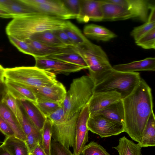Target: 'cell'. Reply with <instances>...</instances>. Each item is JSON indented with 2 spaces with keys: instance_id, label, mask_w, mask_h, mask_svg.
I'll use <instances>...</instances> for the list:
<instances>
[{
  "instance_id": "obj_1",
  "label": "cell",
  "mask_w": 155,
  "mask_h": 155,
  "mask_svg": "<svg viewBox=\"0 0 155 155\" xmlns=\"http://www.w3.org/2000/svg\"><path fill=\"white\" fill-rule=\"evenodd\" d=\"M151 91L141 78L131 93L122 99L124 112V131L137 143L141 140L148 119L153 112Z\"/></svg>"
},
{
  "instance_id": "obj_2",
  "label": "cell",
  "mask_w": 155,
  "mask_h": 155,
  "mask_svg": "<svg viewBox=\"0 0 155 155\" xmlns=\"http://www.w3.org/2000/svg\"><path fill=\"white\" fill-rule=\"evenodd\" d=\"M66 21L58 18L38 12L13 18L5 29L8 36L24 41L38 32L62 29Z\"/></svg>"
},
{
  "instance_id": "obj_3",
  "label": "cell",
  "mask_w": 155,
  "mask_h": 155,
  "mask_svg": "<svg viewBox=\"0 0 155 155\" xmlns=\"http://www.w3.org/2000/svg\"><path fill=\"white\" fill-rule=\"evenodd\" d=\"M95 85L89 75L73 79L62 104L66 119L80 112L88 104L94 93Z\"/></svg>"
},
{
  "instance_id": "obj_4",
  "label": "cell",
  "mask_w": 155,
  "mask_h": 155,
  "mask_svg": "<svg viewBox=\"0 0 155 155\" xmlns=\"http://www.w3.org/2000/svg\"><path fill=\"white\" fill-rule=\"evenodd\" d=\"M4 77L29 88L51 86L59 82L54 74L35 66L4 68Z\"/></svg>"
},
{
  "instance_id": "obj_5",
  "label": "cell",
  "mask_w": 155,
  "mask_h": 155,
  "mask_svg": "<svg viewBox=\"0 0 155 155\" xmlns=\"http://www.w3.org/2000/svg\"><path fill=\"white\" fill-rule=\"evenodd\" d=\"M74 48L85 61L88 67L89 76L95 84L113 70L107 54L100 46L90 41L84 46Z\"/></svg>"
},
{
  "instance_id": "obj_6",
  "label": "cell",
  "mask_w": 155,
  "mask_h": 155,
  "mask_svg": "<svg viewBox=\"0 0 155 155\" xmlns=\"http://www.w3.org/2000/svg\"><path fill=\"white\" fill-rule=\"evenodd\" d=\"M138 72L128 73L113 70L102 80L95 84L94 93L116 91L123 99L130 94L141 79Z\"/></svg>"
},
{
  "instance_id": "obj_7",
  "label": "cell",
  "mask_w": 155,
  "mask_h": 155,
  "mask_svg": "<svg viewBox=\"0 0 155 155\" xmlns=\"http://www.w3.org/2000/svg\"><path fill=\"white\" fill-rule=\"evenodd\" d=\"M87 126L89 130L101 138L117 135L124 132L123 124L110 120L101 114L90 116Z\"/></svg>"
},
{
  "instance_id": "obj_8",
  "label": "cell",
  "mask_w": 155,
  "mask_h": 155,
  "mask_svg": "<svg viewBox=\"0 0 155 155\" xmlns=\"http://www.w3.org/2000/svg\"><path fill=\"white\" fill-rule=\"evenodd\" d=\"M35 12L64 20L72 19L62 0H21Z\"/></svg>"
},
{
  "instance_id": "obj_9",
  "label": "cell",
  "mask_w": 155,
  "mask_h": 155,
  "mask_svg": "<svg viewBox=\"0 0 155 155\" xmlns=\"http://www.w3.org/2000/svg\"><path fill=\"white\" fill-rule=\"evenodd\" d=\"M79 112L76 113L70 118L66 119L58 124H52L53 140L68 149L73 147L76 123Z\"/></svg>"
},
{
  "instance_id": "obj_10",
  "label": "cell",
  "mask_w": 155,
  "mask_h": 155,
  "mask_svg": "<svg viewBox=\"0 0 155 155\" xmlns=\"http://www.w3.org/2000/svg\"><path fill=\"white\" fill-rule=\"evenodd\" d=\"M34 58L35 66L56 75L59 74L67 75L85 69L79 65L49 58L37 57Z\"/></svg>"
},
{
  "instance_id": "obj_11",
  "label": "cell",
  "mask_w": 155,
  "mask_h": 155,
  "mask_svg": "<svg viewBox=\"0 0 155 155\" xmlns=\"http://www.w3.org/2000/svg\"><path fill=\"white\" fill-rule=\"evenodd\" d=\"M90 115L87 104L80 111L77 119L75 137L73 147L74 155H80L88 141L89 130L87 124Z\"/></svg>"
},
{
  "instance_id": "obj_12",
  "label": "cell",
  "mask_w": 155,
  "mask_h": 155,
  "mask_svg": "<svg viewBox=\"0 0 155 155\" xmlns=\"http://www.w3.org/2000/svg\"><path fill=\"white\" fill-rule=\"evenodd\" d=\"M80 12L76 18L80 22L103 21L101 0H80Z\"/></svg>"
},
{
  "instance_id": "obj_13",
  "label": "cell",
  "mask_w": 155,
  "mask_h": 155,
  "mask_svg": "<svg viewBox=\"0 0 155 155\" xmlns=\"http://www.w3.org/2000/svg\"><path fill=\"white\" fill-rule=\"evenodd\" d=\"M29 88L35 94L37 101H48L61 104L64 101L67 92L65 87L59 82L51 86Z\"/></svg>"
},
{
  "instance_id": "obj_14",
  "label": "cell",
  "mask_w": 155,
  "mask_h": 155,
  "mask_svg": "<svg viewBox=\"0 0 155 155\" xmlns=\"http://www.w3.org/2000/svg\"><path fill=\"white\" fill-rule=\"evenodd\" d=\"M121 99L120 94L116 91L94 93L87 104L90 116Z\"/></svg>"
},
{
  "instance_id": "obj_15",
  "label": "cell",
  "mask_w": 155,
  "mask_h": 155,
  "mask_svg": "<svg viewBox=\"0 0 155 155\" xmlns=\"http://www.w3.org/2000/svg\"><path fill=\"white\" fill-rule=\"evenodd\" d=\"M106 0L126 8L132 12L135 19L144 22L147 21L149 10L155 5L147 0Z\"/></svg>"
},
{
  "instance_id": "obj_16",
  "label": "cell",
  "mask_w": 155,
  "mask_h": 155,
  "mask_svg": "<svg viewBox=\"0 0 155 155\" xmlns=\"http://www.w3.org/2000/svg\"><path fill=\"white\" fill-rule=\"evenodd\" d=\"M101 1L103 21H115L135 18L132 12L124 7L106 0Z\"/></svg>"
},
{
  "instance_id": "obj_17",
  "label": "cell",
  "mask_w": 155,
  "mask_h": 155,
  "mask_svg": "<svg viewBox=\"0 0 155 155\" xmlns=\"http://www.w3.org/2000/svg\"><path fill=\"white\" fill-rule=\"evenodd\" d=\"M17 100L36 128L39 131L41 132L47 117L35 104L26 100Z\"/></svg>"
},
{
  "instance_id": "obj_18",
  "label": "cell",
  "mask_w": 155,
  "mask_h": 155,
  "mask_svg": "<svg viewBox=\"0 0 155 155\" xmlns=\"http://www.w3.org/2000/svg\"><path fill=\"white\" fill-rule=\"evenodd\" d=\"M112 68L115 70L128 73L138 71H155V58H147L128 63L115 65L112 66Z\"/></svg>"
},
{
  "instance_id": "obj_19",
  "label": "cell",
  "mask_w": 155,
  "mask_h": 155,
  "mask_svg": "<svg viewBox=\"0 0 155 155\" xmlns=\"http://www.w3.org/2000/svg\"><path fill=\"white\" fill-rule=\"evenodd\" d=\"M33 51L35 57H45L67 52L72 50L73 47L61 48L55 47L28 39L24 41Z\"/></svg>"
},
{
  "instance_id": "obj_20",
  "label": "cell",
  "mask_w": 155,
  "mask_h": 155,
  "mask_svg": "<svg viewBox=\"0 0 155 155\" xmlns=\"http://www.w3.org/2000/svg\"><path fill=\"white\" fill-rule=\"evenodd\" d=\"M5 82L8 91L17 100H26L36 103V97L30 89L6 79H5Z\"/></svg>"
},
{
  "instance_id": "obj_21",
  "label": "cell",
  "mask_w": 155,
  "mask_h": 155,
  "mask_svg": "<svg viewBox=\"0 0 155 155\" xmlns=\"http://www.w3.org/2000/svg\"><path fill=\"white\" fill-rule=\"evenodd\" d=\"M84 36L97 40L108 41L116 38L117 35L106 28L94 24L85 26L83 29Z\"/></svg>"
},
{
  "instance_id": "obj_22",
  "label": "cell",
  "mask_w": 155,
  "mask_h": 155,
  "mask_svg": "<svg viewBox=\"0 0 155 155\" xmlns=\"http://www.w3.org/2000/svg\"><path fill=\"white\" fill-rule=\"evenodd\" d=\"M0 115L7 121L13 130L15 136L25 141L26 136L17 119L6 104L0 103Z\"/></svg>"
},
{
  "instance_id": "obj_23",
  "label": "cell",
  "mask_w": 155,
  "mask_h": 155,
  "mask_svg": "<svg viewBox=\"0 0 155 155\" xmlns=\"http://www.w3.org/2000/svg\"><path fill=\"white\" fill-rule=\"evenodd\" d=\"M95 114L102 115L110 120L124 124V112L122 99L109 105L93 115Z\"/></svg>"
},
{
  "instance_id": "obj_24",
  "label": "cell",
  "mask_w": 155,
  "mask_h": 155,
  "mask_svg": "<svg viewBox=\"0 0 155 155\" xmlns=\"http://www.w3.org/2000/svg\"><path fill=\"white\" fill-rule=\"evenodd\" d=\"M11 155H30L25 141L15 136L5 137L2 144Z\"/></svg>"
},
{
  "instance_id": "obj_25",
  "label": "cell",
  "mask_w": 155,
  "mask_h": 155,
  "mask_svg": "<svg viewBox=\"0 0 155 155\" xmlns=\"http://www.w3.org/2000/svg\"><path fill=\"white\" fill-rule=\"evenodd\" d=\"M137 144L142 148L155 146V117L153 111L149 117L141 140Z\"/></svg>"
},
{
  "instance_id": "obj_26",
  "label": "cell",
  "mask_w": 155,
  "mask_h": 155,
  "mask_svg": "<svg viewBox=\"0 0 155 155\" xmlns=\"http://www.w3.org/2000/svg\"><path fill=\"white\" fill-rule=\"evenodd\" d=\"M29 38L55 47H68L64 45L52 31H46L36 33L31 35Z\"/></svg>"
},
{
  "instance_id": "obj_27",
  "label": "cell",
  "mask_w": 155,
  "mask_h": 155,
  "mask_svg": "<svg viewBox=\"0 0 155 155\" xmlns=\"http://www.w3.org/2000/svg\"><path fill=\"white\" fill-rule=\"evenodd\" d=\"M113 148L119 155H142V147L125 136L120 138L118 145Z\"/></svg>"
},
{
  "instance_id": "obj_28",
  "label": "cell",
  "mask_w": 155,
  "mask_h": 155,
  "mask_svg": "<svg viewBox=\"0 0 155 155\" xmlns=\"http://www.w3.org/2000/svg\"><path fill=\"white\" fill-rule=\"evenodd\" d=\"M62 29L76 47L84 46L90 41L80 30L70 21H66V25Z\"/></svg>"
},
{
  "instance_id": "obj_29",
  "label": "cell",
  "mask_w": 155,
  "mask_h": 155,
  "mask_svg": "<svg viewBox=\"0 0 155 155\" xmlns=\"http://www.w3.org/2000/svg\"><path fill=\"white\" fill-rule=\"evenodd\" d=\"M75 64L88 69V67L82 57L74 49L66 52L45 57Z\"/></svg>"
},
{
  "instance_id": "obj_30",
  "label": "cell",
  "mask_w": 155,
  "mask_h": 155,
  "mask_svg": "<svg viewBox=\"0 0 155 155\" xmlns=\"http://www.w3.org/2000/svg\"><path fill=\"white\" fill-rule=\"evenodd\" d=\"M5 10L11 14L14 18L36 12L25 4L21 0H12L11 3Z\"/></svg>"
},
{
  "instance_id": "obj_31",
  "label": "cell",
  "mask_w": 155,
  "mask_h": 155,
  "mask_svg": "<svg viewBox=\"0 0 155 155\" xmlns=\"http://www.w3.org/2000/svg\"><path fill=\"white\" fill-rule=\"evenodd\" d=\"M52 123L48 118L41 131L42 141L40 146L47 155H50Z\"/></svg>"
},
{
  "instance_id": "obj_32",
  "label": "cell",
  "mask_w": 155,
  "mask_h": 155,
  "mask_svg": "<svg viewBox=\"0 0 155 155\" xmlns=\"http://www.w3.org/2000/svg\"><path fill=\"white\" fill-rule=\"evenodd\" d=\"M2 102L5 103L12 112L18 121L21 115L19 104L17 99L8 91Z\"/></svg>"
},
{
  "instance_id": "obj_33",
  "label": "cell",
  "mask_w": 155,
  "mask_h": 155,
  "mask_svg": "<svg viewBox=\"0 0 155 155\" xmlns=\"http://www.w3.org/2000/svg\"><path fill=\"white\" fill-rule=\"evenodd\" d=\"M36 104L47 117L62 106L61 104L45 100L37 101Z\"/></svg>"
},
{
  "instance_id": "obj_34",
  "label": "cell",
  "mask_w": 155,
  "mask_h": 155,
  "mask_svg": "<svg viewBox=\"0 0 155 155\" xmlns=\"http://www.w3.org/2000/svg\"><path fill=\"white\" fill-rule=\"evenodd\" d=\"M136 44L146 49H155V28L135 41Z\"/></svg>"
},
{
  "instance_id": "obj_35",
  "label": "cell",
  "mask_w": 155,
  "mask_h": 155,
  "mask_svg": "<svg viewBox=\"0 0 155 155\" xmlns=\"http://www.w3.org/2000/svg\"><path fill=\"white\" fill-rule=\"evenodd\" d=\"M19 104L21 111V115L18 122L26 136L31 133H39L41 132L37 129L29 119L23 108Z\"/></svg>"
},
{
  "instance_id": "obj_36",
  "label": "cell",
  "mask_w": 155,
  "mask_h": 155,
  "mask_svg": "<svg viewBox=\"0 0 155 155\" xmlns=\"http://www.w3.org/2000/svg\"><path fill=\"white\" fill-rule=\"evenodd\" d=\"M82 155H110L102 146L94 141H91L84 146Z\"/></svg>"
},
{
  "instance_id": "obj_37",
  "label": "cell",
  "mask_w": 155,
  "mask_h": 155,
  "mask_svg": "<svg viewBox=\"0 0 155 155\" xmlns=\"http://www.w3.org/2000/svg\"><path fill=\"white\" fill-rule=\"evenodd\" d=\"M155 28V22L147 21L143 24L134 27L131 31L130 35L136 41Z\"/></svg>"
},
{
  "instance_id": "obj_38",
  "label": "cell",
  "mask_w": 155,
  "mask_h": 155,
  "mask_svg": "<svg viewBox=\"0 0 155 155\" xmlns=\"http://www.w3.org/2000/svg\"><path fill=\"white\" fill-rule=\"evenodd\" d=\"M8 37L11 43L20 51L35 57L33 51L25 41L18 40L11 36H8Z\"/></svg>"
},
{
  "instance_id": "obj_39",
  "label": "cell",
  "mask_w": 155,
  "mask_h": 155,
  "mask_svg": "<svg viewBox=\"0 0 155 155\" xmlns=\"http://www.w3.org/2000/svg\"><path fill=\"white\" fill-rule=\"evenodd\" d=\"M63 3L72 19L76 18L80 12V0H63Z\"/></svg>"
},
{
  "instance_id": "obj_40",
  "label": "cell",
  "mask_w": 155,
  "mask_h": 155,
  "mask_svg": "<svg viewBox=\"0 0 155 155\" xmlns=\"http://www.w3.org/2000/svg\"><path fill=\"white\" fill-rule=\"evenodd\" d=\"M42 141L41 132L39 133H31L26 136L25 141L30 154Z\"/></svg>"
},
{
  "instance_id": "obj_41",
  "label": "cell",
  "mask_w": 155,
  "mask_h": 155,
  "mask_svg": "<svg viewBox=\"0 0 155 155\" xmlns=\"http://www.w3.org/2000/svg\"><path fill=\"white\" fill-rule=\"evenodd\" d=\"M50 155H74L69 149L52 140L51 141Z\"/></svg>"
},
{
  "instance_id": "obj_42",
  "label": "cell",
  "mask_w": 155,
  "mask_h": 155,
  "mask_svg": "<svg viewBox=\"0 0 155 155\" xmlns=\"http://www.w3.org/2000/svg\"><path fill=\"white\" fill-rule=\"evenodd\" d=\"M52 31L66 46L70 47H76L62 29L52 30Z\"/></svg>"
},
{
  "instance_id": "obj_43",
  "label": "cell",
  "mask_w": 155,
  "mask_h": 155,
  "mask_svg": "<svg viewBox=\"0 0 155 155\" xmlns=\"http://www.w3.org/2000/svg\"><path fill=\"white\" fill-rule=\"evenodd\" d=\"M0 131L5 137L15 136L14 132L12 128L0 115Z\"/></svg>"
},
{
  "instance_id": "obj_44",
  "label": "cell",
  "mask_w": 155,
  "mask_h": 155,
  "mask_svg": "<svg viewBox=\"0 0 155 155\" xmlns=\"http://www.w3.org/2000/svg\"><path fill=\"white\" fill-rule=\"evenodd\" d=\"M8 91V89L5 82H0V103L2 102Z\"/></svg>"
},
{
  "instance_id": "obj_45",
  "label": "cell",
  "mask_w": 155,
  "mask_h": 155,
  "mask_svg": "<svg viewBox=\"0 0 155 155\" xmlns=\"http://www.w3.org/2000/svg\"><path fill=\"white\" fill-rule=\"evenodd\" d=\"M40 144L37 146L30 154L32 155H47L41 147Z\"/></svg>"
},
{
  "instance_id": "obj_46",
  "label": "cell",
  "mask_w": 155,
  "mask_h": 155,
  "mask_svg": "<svg viewBox=\"0 0 155 155\" xmlns=\"http://www.w3.org/2000/svg\"><path fill=\"white\" fill-rule=\"evenodd\" d=\"M0 17L4 18H14L8 11L1 8H0Z\"/></svg>"
},
{
  "instance_id": "obj_47",
  "label": "cell",
  "mask_w": 155,
  "mask_h": 155,
  "mask_svg": "<svg viewBox=\"0 0 155 155\" xmlns=\"http://www.w3.org/2000/svg\"><path fill=\"white\" fill-rule=\"evenodd\" d=\"M150 13L148 15L147 21L150 22H155V7L153 6L150 9Z\"/></svg>"
},
{
  "instance_id": "obj_48",
  "label": "cell",
  "mask_w": 155,
  "mask_h": 155,
  "mask_svg": "<svg viewBox=\"0 0 155 155\" xmlns=\"http://www.w3.org/2000/svg\"><path fill=\"white\" fill-rule=\"evenodd\" d=\"M12 0H0V8L5 10L6 8L10 4Z\"/></svg>"
},
{
  "instance_id": "obj_49",
  "label": "cell",
  "mask_w": 155,
  "mask_h": 155,
  "mask_svg": "<svg viewBox=\"0 0 155 155\" xmlns=\"http://www.w3.org/2000/svg\"><path fill=\"white\" fill-rule=\"evenodd\" d=\"M0 155H11L2 144L0 145Z\"/></svg>"
},
{
  "instance_id": "obj_50",
  "label": "cell",
  "mask_w": 155,
  "mask_h": 155,
  "mask_svg": "<svg viewBox=\"0 0 155 155\" xmlns=\"http://www.w3.org/2000/svg\"><path fill=\"white\" fill-rule=\"evenodd\" d=\"M3 71V68L0 64V76L2 74Z\"/></svg>"
},
{
  "instance_id": "obj_51",
  "label": "cell",
  "mask_w": 155,
  "mask_h": 155,
  "mask_svg": "<svg viewBox=\"0 0 155 155\" xmlns=\"http://www.w3.org/2000/svg\"><path fill=\"white\" fill-rule=\"evenodd\" d=\"M30 155H32V154H30Z\"/></svg>"
}]
</instances>
